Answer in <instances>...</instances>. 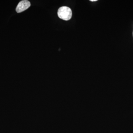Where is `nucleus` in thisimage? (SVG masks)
Segmentation results:
<instances>
[{"label":"nucleus","instance_id":"nucleus-3","mask_svg":"<svg viewBox=\"0 0 133 133\" xmlns=\"http://www.w3.org/2000/svg\"><path fill=\"white\" fill-rule=\"evenodd\" d=\"M90 1L91 2H95V1H97V0H90Z\"/></svg>","mask_w":133,"mask_h":133},{"label":"nucleus","instance_id":"nucleus-1","mask_svg":"<svg viewBox=\"0 0 133 133\" xmlns=\"http://www.w3.org/2000/svg\"><path fill=\"white\" fill-rule=\"evenodd\" d=\"M58 17L64 21H69L71 19L72 12L70 8L66 6L61 7L58 9L57 12Z\"/></svg>","mask_w":133,"mask_h":133},{"label":"nucleus","instance_id":"nucleus-2","mask_svg":"<svg viewBox=\"0 0 133 133\" xmlns=\"http://www.w3.org/2000/svg\"><path fill=\"white\" fill-rule=\"evenodd\" d=\"M30 3L28 1L24 0L20 2L17 6L16 10L17 13H21L25 11L30 6Z\"/></svg>","mask_w":133,"mask_h":133}]
</instances>
